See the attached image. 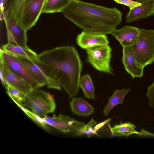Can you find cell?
<instances>
[{"instance_id": "cell-15", "label": "cell", "mask_w": 154, "mask_h": 154, "mask_svg": "<svg viewBox=\"0 0 154 154\" xmlns=\"http://www.w3.org/2000/svg\"><path fill=\"white\" fill-rule=\"evenodd\" d=\"M141 5L130 10L126 16L127 23L145 19L154 14V0H146Z\"/></svg>"}, {"instance_id": "cell-31", "label": "cell", "mask_w": 154, "mask_h": 154, "mask_svg": "<svg viewBox=\"0 0 154 154\" xmlns=\"http://www.w3.org/2000/svg\"></svg>"}, {"instance_id": "cell-18", "label": "cell", "mask_w": 154, "mask_h": 154, "mask_svg": "<svg viewBox=\"0 0 154 154\" xmlns=\"http://www.w3.org/2000/svg\"><path fill=\"white\" fill-rule=\"evenodd\" d=\"M130 90L129 89L116 90L109 98L108 103L104 109L103 112L104 115L107 116L114 107L118 104H122L125 96Z\"/></svg>"}, {"instance_id": "cell-16", "label": "cell", "mask_w": 154, "mask_h": 154, "mask_svg": "<svg viewBox=\"0 0 154 154\" xmlns=\"http://www.w3.org/2000/svg\"><path fill=\"white\" fill-rule=\"evenodd\" d=\"M70 106L72 112L79 116H89L94 111L93 107L90 104L80 97H73L70 102Z\"/></svg>"}, {"instance_id": "cell-3", "label": "cell", "mask_w": 154, "mask_h": 154, "mask_svg": "<svg viewBox=\"0 0 154 154\" xmlns=\"http://www.w3.org/2000/svg\"><path fill=\"white\" fill-rule=\"evenodd\" d=\"M137 62L144 68L154 62V30L140 29L136 43L131 46Z\"/></svg>"}, {"instance_id": "cell-13", "label": "cell", "mask_w": 154, "mask_h": 154, "mask_svg": "<svg viewBox=\"0 0 154 154\" xmlns=\"http://www.w3.org/2000/svg\"><path fill=\"white\" fill-rule=\"evenodd\" d=\"M76 41L79 46L85 49L95 46L108 45L109 43L106 35L91 33L84 31L78 35Z\"/></svg>"}, {"instance_id": "cell-12", "label": "cell", "mask_w": 154, "mask_h": 154, "mask_svg": "<svg viewBox=\"0 0 154 154\" xmlns=\"http://www.w3.org/2000/svg\"><path fill=\"white\" fill-rule=\"evenodd\" d=\"M140 32V29L126 26L122 28L115 30L111 34L119 42L123 47L132 46L136 42Z\"/></svg>"}, {"instance_id": "cell-20", "label": "cell", "mask_w": 154, "mask_h": 154, "mask_svg": "<svg viewBox=\"0 0 154 154\" xmlns=\"http://www.w3.org/2000/svg\"><path fill=\"white\" fill-rule=\"evenodd\" d=\"M135 125L130 122L121 123L116 125L111 129L112 134L119 137H128L133 134H137L139 132L135 130Z\"/></svg>"}, {"instance_id": "cell-25", "label": "cell", "mask_w": 154, "mask_h": 154, "mask_svg": "<svg viewBox=\"0 0 154 154\" xmlns=\"http://www.w3.org/2000/svg\"><path fill=\"white\" fill-rule=\"evenodd\" d=\"M146 95L149 99V106L154 109V81L147 87Z\"/></svg>"}, {"instance_id": "cell-14", "label": "cell", "mask_w": 154, "mask_h": 154, "mask_svg": "<svg viewBox=\"0 0 154 154\" xmlns=\"http://www.w3.org/2000/svg\"><path fill=\"white\" fill-rule=\"evenodd\" d=\"M27 96L47 113L54 112L56 105L52 94L42 90L36 89L33 90Z\"/></svg>"}, {"instance_id": "cell-6", "label": "cell", "mask_w": 154, "mask_h": 154, "mask_svg": "<svg viewBox=\"0 0 154 154\" xmlns=\"http://www.w3.org/2000/svg\"><path fill=\"white\" fill-rule=\"evenodd\" d=\"M86 50L87 60L97 70L113 74L110 65L112 49L108 45L99 46Z\"/></svg>"}, {"instance_id": "cell-10", "label": "cell", "mask_w": 154, "mask_h": 154, "mask_svg": "<svg viewBox=\"0 0 154 154\" xmlns=\"http://www.w3.org/2000/svg\"><path fill=\"white\" fill-rule=\"evenodd\" d=\"M0 74L7 83L18 89L26 95L33 90L30 84L11 70L0 58Z\"/></svg>"}, {"instance_id": "cell-26", "label": "cell", "mask_w": 154, "mask_h": 154, "mask_svg": "<svg viewBox=\"0 0 154 154\" xmlns=\"http://www.w3.org/2000/svg\"><path fill=\"white\" fill-rule=\"evenodd\" d=\"M15 0H0V14L13 8Z\"/></svg>"}, {"instance_id": "cell-21", "label": "cell", "mask_w": 154, "mask_h": 154, "mask_svg": "<svg viewBox=\"0 0 154 154\" xmlns=\"http://www.w3.org/2000/svg\"><path fill=\"white\" fill-rule=\"evenodd\" d=\"M79 86L82 89L85 97L94 100V89L91 77L88 74L85 75L81 78Z\"/></svg>"}, {"instance_id": "cell-19", "label": "cell", "mask_w": 154, "mask_h": 154, "mask_svg": "<svg viewBox=\"0 0 154 154\" xmlns=\"http://www.w3.org/2000/svg\"><path fill=\"white\" fill-rule=\"evenodd\" d=\"M71 0H46L43 6L42 13L61 12Z\"/></svg>"}, {"instance_id": "cell-28", "label": "cell", "mask_w": 154, "mask_h": 154, "mask_svg": "<svg viewBox=\"0 0 154 154\" xmlns=\"http://www.w3.org/2000/svg\"><path fill=\"white\" fill-rule=\"evenodd\" d=\"M24 0H15L13 7V11L14 15L17 19L18 17L21 7Z\"/></svg>"}, {"instance_id": "cell-7", "label": "cell", "mask_w": 154, "mask_h": 154, "mask_svg": "<svg viewBox=\"0 0 154 154\" xmlns=\"http://www.w3.org/2000/svg\"><path fill=\"white\" fill-rule=\"evenodd\" d=\"M46 0H25L18 20L26 31L30 30L37 22Z\"/></svg>"}, {"instance_id": "cell-4", "label": "cell", "mask_w": 154, "mask_h": 154, "mask_svg": "<svg viewBox=\"0 0 154 154\" xmlns=\"http://www.w3.org/2000/svg\"><path fill=\"white\" fill-rule=\"evenodd\" d=\"M24 65L38 84L40 87L46 85L49 88L61 90L60 85L55 78L52 77L46 68L35 58L16 56Z\"/></svg>"}, {"instance_id": "cell-11", "label": "cell", "mask_w": 154, "mask_h": 154, "mask_svg": "<svg viewBox=\"0 0 154 154\" xmlns=\"http://www.w3.org/2000/svg\"><path fill=\"white\" fill-rule=\"evenodd\" d=\"M122 62L125 70L132 78L143 76L144 68L137 62L131 46L123 47Z\"/></svg>"}, {"instance_id": "cell-23", "label": "cell", "mask_w": 154, "mask_h": 154, "mask_svg": "<svg viewBox=\"0 0 154 154\" xmlns=\"http://www.w3.org/2000/svg\"><path fill=\"white\" fill-rule=\"evenodd\" d=\"M18 106L30 118L45 130L50 131L51 129L48 125L44 122L42 118L32 112H31L21 105L16 103Z\"/></svg>"}, {"instance_id": "cell-2", "label": "cell", "mask_w": 154, "mask_h": 154, "mask_svg": "<svg viewBox=\"0 0 154 154\" xmlns=\"http://www.w3.org/2000/svg\"><path fill=\"white\" fill-rule=\"evenodd\" d=\"M64 17L85 32L111 34L122 21V12L117 8H108L80 0H71L62 11Z\"/></svg>"}, {"instance_id": "cell-8", "label": "cell", "mask_w": 154, "mask_h": 154, "mask_svg": "<svg viewBox=\"0 0 154 154\" xmlns=\"http://www.w3.org/2000/svg\"><path fill=\"white\" fill-rule=\"evenodd\" d=\"M42 119L48 125L65 133L77 132L85 125L83 122L62 114L58 116H47Z\"/></svg>"}, {"instance_id": "cell-30", "label": "cell", "mask_w": 154, "mask_h": 154, "mask_svg": "<svg viewBox=\"0 0 154 154\" xmlns=\"http://www.w3.org/2000/svg\"><path fill=\"white\" fill-rule=\"evenodd\" d=\"M134 1L140 3H142V2H144L146 0H134Z\"/></svg>"}, {"instance_id": "cell-22", "label": "cell", "mask_w": 154, "mask_h": 154, "mask_svg": "<svg viewBox=\"0 0 154 154\" xmlns=\"http://www.w3.org/2000/svg\"><path fill=\"white\" fill-rule=\"evenodd\" d=\"M7 93L15 103L23 105L27 95L22 92L7 84L5 87Z\"/></svg>"}, {"instance_id": "cell-24", "label": "cell", "mask_w": 154, "mask_h": 154, "mask_svg": "<svg viewBox=\"0 0 154 154\" xmlns=\"http://www.w3.org/2000/svg\"><path fill=\"white\" fill-rule=\"evenodd\" d=\"M22 105L29 108L42 118L47 116V112L27 96Z\"/></svg>"}, {"instance_id": "cell-5", "label": "cell", "mask_w": 154, "mask_h": 154, "mask_svg": "<svg viewBox=\"0 0 154 154\" xmlns=\"http://www.w3.org/2000/svg\"><path fill=\"white\" fill-rule=\"evenodd\" d=\"M0 20L5 23L8 43L25 47L27 45L26 31L21 25L15 17L13 8L0 14Z\"/></svg>"}, {"instance_id": "cell-1", "label": "cell", "mask_w": 154, "mask_h": 154, "mask_svg": "<svg viewBox=\"0 0 154 154\" xmlns=\"http://www.w3.org/2000/svg\"><path fill=\"white\" fill-rule=\"evenodd\" d=\"M37 59L70 97L78 94L82 66L74 46H62L45 51L38 54Z\"/></svg>"}, {"instance_id": "cell-27", "label": "cell", "mask_w": 154, "mask_h": 154, "mask_svg": "<svg viewBox=\"0 0 154 154\" xmlns=\"http://www.w3.org/2000/svg\"><path fill=\"white\" fill-rule=\"evenodd\" d=\"M117 3L126 5L129 7L130 10L141 5V3L132 0H114Z\"/></svg>"}, {"instance_id": "cell-9", "label": "cell", "mask_w": 154, "mask_h": 154, "mask_svg": "<svg viewBox=\"0 0 154 154\" xmlns=\"http://www.w3.org/2000/svg\"><path fill=\"white\" fill-rule=\"evenodd\" d=\"M0 50V58L11 70L27 81L33 90L40 88L28 69L17 57Z\"/></svg>"}, {"instance_id": "cell-29", "label": "cell", "mask_w": 154, "mask_h": 154, "mask_svg": "<svg viewBox=\"0 0 154 154\" xmlns=\"http://www.w3.org/2000/svg\"><path fill=\"white\" fill-rule=\"evenodd\" d=\"M136 135L138 136L143 137L154 138V134L148 132L143 129H141L140 131L138 134H136Z\"/></svg>"}, {"instance_id": "cell-17", "label": "cell", "mask_w": 154, "mask_h": 154, "mask_svg": "<svg viewBox=\"0 0 154 154\" xmlns=\"http://www.w3.org/2000/svg\"><path fill=\"white\" fill-rule=\"evenodd\" d=\"M1 49L16 56L29 58H37L38 54L28 47H25L8 43L2 46Z\"/></svg>"}]
</instances>
